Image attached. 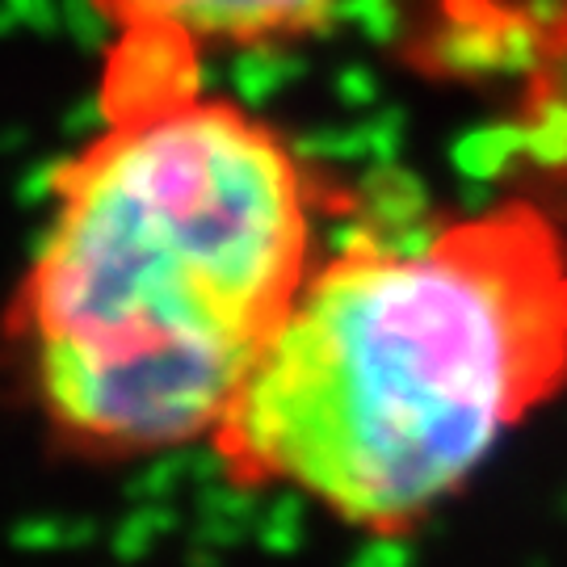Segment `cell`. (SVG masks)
Returning <instances> with one entry per match:
<instances>
[{
	"instance_id": "1",
	"label": "cell",
	"mask_w": 567,
	"mask_h": 567,
	"mask_svg": "<svg viewBox=\"0 0 567 567\" xmlns=\"http://www.w3.org/2000/svg\"><path fill=\"white\" fill-rule=\"evenodd\" d=\"M324 248L295 143L203 76L97 81L0 311L25 408L84 463L210 446Z\"/></svg>"
},
{
	"instance_id": "2",
	"label": "cell",
	"mask_w": 567,
	"mask_h": 567,
	"mask_svg": "<svg viewBox=\"0 0 567 567\" xmlns=\"http://www.w3.org/2000/svg\"><path fill=\"white\" fill-rule=\"evenodd\" d=\"M564 391L567 236L513 198L324 248L206 450L240 492L395 538Z\"/></svg>"
},
{
	"instance_id": "3",
	"label": "cell",
	"mask_w": 567,
	"mask_h": 567,
	"mask_svg": "<svg viewBox=\"0 0 567 567\" xmlns=\"http://www.w3.org/2000/svg\"><path fill=\"white\" fill-rule=\"evenodd\" d=\"M105 30L102 60L206 68L210 55L261 51L324 30L349 0H84Z\"/></svg>"
}]
</instances>
